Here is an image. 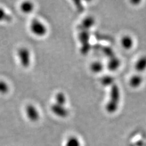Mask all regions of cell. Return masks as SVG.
Instances as JSON below:
<instances>
[{"label":"cell","instance_id":"obj_1","mask_svg":"<svg viewBox=\"0 0 146 146\" xmlns=\"http://www.w3.org/2000/svg\"><path fill=\"white\" fill-rule=\"evenodd\" d=\"M120 90L117 84H113L110 87V99L107 102L105 108L107 113L110 114L115 113L119 108L120 102Z\"/></svg>","mask_w":146,"mask_h":146},{"label":"cell","instance_id":"obj_2","mask_svg":"<svg viewBox=\"0 0 146 146\" xmlns=\"http://www.w3.org/2000/svg\"><path fill=\"white\" fill-rule=\"evenodd\" d=\"M29 29L32 34L38 37H43L48 32V27L44 23L36 18L31 21Z\"/></svg>","mask_w":146,"mask_h":146},{"label":"cell","instance_id":"obj_3","mask_svg":"<svg viewBox=\"0 0 146 146\" xmlns=\"http://www.w3.org/2000/svg\"><path fill=\"white\" fill-rule=\"evenodd\" d=\"M17 56L21 65L23 68H28L31 63V54L29 49L26 47H21L18 49Z\"/></svg>","mask_w":146,"mask_h":146},{"label":"cell","instance_id":"obj_4","mask_svg":"<svg viewBox=\"0 0 146 146\" xmlns=\"http://www.w3.org/2000/svg\"><path fill=\"white\" fill-rule=\"evenodd\" d=\"M25 111L27 118L31 122H36L40 119V112L37 108H36L34 105L32 104H27L26 106Z\"/></svg>","mask_w":146,"mask_h":146},{"label":"cell","instance_id":"obj_5","mask_svg":"<svg viewBox=\"0 0 146 146\" xmlns=\"http://www.w3.org/2000/svg\"><path fill=\"white\" fill-rule=\"evenodd\" d=\"M50 110L55 115L61 118H66L70 115L69 110L65 106H60L56 103H53L51 105Z\"/></svg>","mask_w":146,"mask_h":146},{"label":"cell","instance_id":"obj_6","mask_svg":"<svg viewBox=\"0 0 146 146\" xmlns=\"http://www.w3.org/2000/svg\"><path fill=\"white\" fill-rule=\"evenodd\" d=\"M96 23V19L93 16L89 15L85 17L83 20H82L81 23L79 26V29L81 31L82 30H86V31H90L91 28L94 26Z\"/></svg>","mask_w":146,"mask_h":146},{"label":"cell","instance_id":"obj_7","mask_svg":"<svg viewBox=\"0 0 146 146\" xmlns=\"http://www.w3.org/2000/svg\"><path fill=\"white\" fill-rule=\"evenodd\" d=\"M121 65L120 59L114 56L109 58V60L107 63V68L110 71H115L120 67Z\"/></svg>","mask_w":146,"mask_h":146},{"label":"cell","instance_id":"obj_8","mask_svg":"<svg viewBox=\"0 0 146 146\" xmlns=\"http://www.w3.org/2000/svg\"><path fill=\"white\" fill-rule=\"evenodd\" d=\"M78 38L82 44V46L90 45L89 40L90 38V31L82 30L78 34Z\"/></svg>","mask_w":146,"mask_h":146},{"label":"cell","instance_id":"obj_9","mask_svg":"<svg viewBox=\"0 0 146 146\" xmlns=\"http://www.w3.org/2000/svg\"><path fill=\"white\" fill-rule=\"evenodd\" d=\"M134 44L133 40L130 35L123 36L121 39V44L123 48L129 50L133 47Z\"/></svg>","mask_w":146,"mask_h":146},{"label":"cell","instance_id":"obj_10","mask_svg":"<svg viewBox=\"0 0 146 146\" xmlns=\"http://www.w3.org/2000/svg\"><path fill=\"white\" fill-rule=\"evenodd\" d=\"M20 7L22 12L26 13V14H28L34 11L35 5L32 1H26L21 3Z\"/></svg>","mask_w":146,"mask_h":146},{"label":"cell","instance_id":"obj_11","mask_svg":"<svg viewBox=\"0 0 146 146\" xmlns=\"http://www.w3.org/2000/svg\"><path fill=\"white\" fill-rule=\"evenodd\" d=\"M143 80L142 76L136 74L132 76L129 80V85L133 88H137L141 85Z\"/></svg>","mask_w":146,"mask_h":146},{"label":"cell","instance_id":"obj_12","mask_svg":"<svg viewBox=\"0 0 146 146\" xmlns=\"http://www.w3.org/2000/svg\"><path fill=\"white\" fill-rule=\"evenodd\" d=\"M91 71L94 74H99L104 70V65L102 62L99 61H95L91 63L90 66Z\"/></svg>","mask_w":146,"mask_h":146},{"label":"cell","instance_id":"obj_13","mask_svg":"<svg viewBox=\"0 0 146 146\" xmlns=\"http://www.w3.org/2000/svg\"><path fill=\"white\" fill-rule=\"evenodd\" d=\"M67 102V99L65 94L62 92V91H59L57 92L56 95H55V102L57 104L60 105V106H65V105Z\"/></svg>","mask_w":146,"mask_h":146},{"label":"cell","instance_id":"obj_14","mask_svg":"<svg viewBox=\"0 0 146 146\" xmlns=\"http://www.w3.org/2000/svg\"><path fill=\"white\" fill-rule=\"evenodd\" d=\"M65 146H82L80 139L76 136H70L66 139Z\"/></svg>","mask_w":146,"mask_h":146},{"label":"cell","instance_id":"obj_15","mask_svg":"<svg viewBox=\"0 0 146 146\" xmlns=\"http://www.w3.org/2000/svg\"><path fill=\"white\" fill-rule=\"evenodd\" d=\"M135 69L138 72H143L146 70V56L141 57L136 62L135 65Z\"/></svg>","mask_w":146,"mask_h":146},{"label":"cell","instance_id":"obj_16","mask_svg":"<svg viewBox=\"0 0 146 146\" xmlns=\"http://www.w3.org/2000/svg\"><path fill=\"white\" fill-rule=\"evenodd\" d=\"M100 83L105 86H111L115 84V79L111 76L110 75H106L100 79Z\"/></svg>","mask_w":146,"mask_h":146},{"label":"cell","instance_id":"obj_17","mask_svg":"<svg viewBox=\"0 0 146 146\" xmlns=\"http://www.w3.org/2000/svg\"><path fill=\"white\" fill-rule=\"evenodd\" d=\"M12 20V17L4 10L0 7V22H11Z\"/></svg>","mask_w":146,"mask_h":146},{"label":"cell","instance_id":"obj_18","mask_svg":"<svg viewBox=\"0 0 146 146\" xmlns=\"http://www.w3.org/2000/svg\"><path fill=\"white\" fill-rule=\"evenodd\" d=\"M10 88L6 82L0 80V94H6L9 93Z\"/></svg>","mask_w":146,"mask_h":146},{"label":"cell","instance_id":"obj_19","mask_svg":"<svg viewBox=\"0 0 146 146\" xmlns=\"http://www.w3.org/2000/svg\"><path fill=\"white\" fill-rule=\"evenodd\" d=\"M141 1H131V3H133V4H138V3H139Z\"/></svg>","mask_w":146,"mask_h":146}]
</instances>
